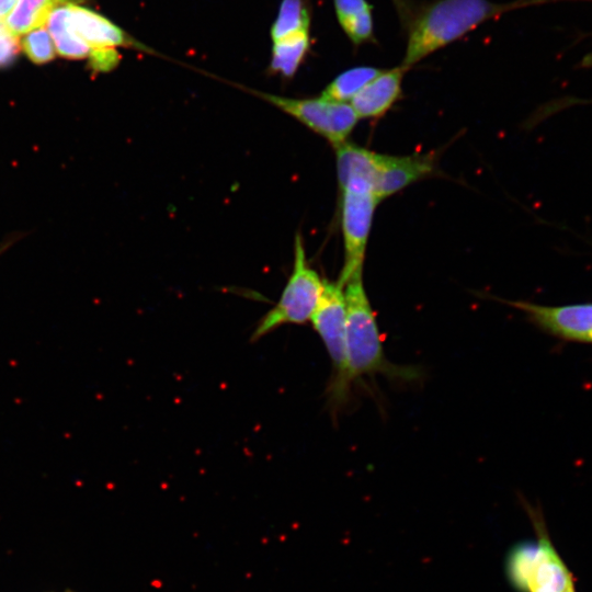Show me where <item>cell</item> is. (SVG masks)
Here are the masks:
<instances>
[{"label":"cell","mask_w":592,"mask_h":592,"mask_svg":"<svg viewBox=\"0 0 592 592\" xmlns=\"http://www.w3.org/2000/svg\"><path fill=\"white\" fill-rule=\"evenodd\" d=\"M514 7L516 4L489 0H437L412 23L400 66L408 70L433 52Z\"/></svg>","instance_id":"cell-1"},{"label":"cell","mask_w":592,"mask_h":592,"mask_svg":"<svg viewBox=\"0 0 592 592\" xmlns=\"http://www.w3.org/2000/svg\"><path fill=\"white\" fill-rule=\"evenodd\" d=\"M346 309V354L349 375L354 383L364 376L382 374L391 379L413 380L419 371L388 361L375 312L366 294L362 272L343 286Z\"/></svg>","instance_id":"cell-2"},{"label":"cell","mask_w":592,"mask_h":592,"mask_svg":"<svg viewBox=\"0 0 592 592\" xmlns=\"http://www.w3.org/2000/svg\"><path fill=\"white\" fill-rule=\"evenodd\" d=\"M325 280L308 264L303 239L295 238L293 271L276 304L260 319L252 340H258L284 325L310 321L322 296Z\"/></svg>","instance_id":"cell-3"},{"label":"cell","mask_w":592,"mask_h":592,"mask_svg":"<svg viewBox=\"0 0 592 592\" xmlns=\"http://www.w3.org/2000/svg\"><path fill=\"white\" fill-rule=\"evenodd\" d=\"M311 323L321 339L332 364L328 395L332 407L349 400L352 380L348 369L346 309L343 287L325 280V288Z\"/></svg>","instance_id":"cell-4"},{"label":"cell","mask_w":592,"mask_h":592,"mask_svg":"<svg viewBox=\"0 0 592 592\" xmlns=\"http://www.w3.org/2000/svg\"><path fill=\"white\" fill-rule=\"evenodd\" d=\"M262 99L293 116L334 147L346 141L358 117L350 103L322 99H294L261 93Z\"/></svg>","instance_id":"cell-5"},{"label":"cell","mask_w":592,"mask_h":592,"mask_svg":"<svg viewBox=\"0 0 592 592\" xmlns=\"http://www.w3.org/2000/svg\"><path fill=\"white\" fill-rule=\"evenodd\" d=\"M378 202L372 192L342 191L341 226L344 262L337 281L342 287L352 276L363 271L365 250Z\"/></svg>","instance_id":"cell-6"},{"label":"cell","mask_w":592,"mask_h":592,"mask_svg":"<svg viewBox=\"0 0 592 592\" xmlns=\"http://www.w3.org/2000/svg\"><path fill=\"white\" fill-rule=\"evenodd\" d=\"M523 310L539 328L556 337L592 342V304L543 306L527 301H506Z\"/></svg>","instance_id":"cell-7"},{"label":"cell","mask_w":592,"mask_h":592,"mask_svg":"<svg viewBox=\"0 0 592 592\" xmlns=\"http://www.w3.org/2000/svg\"><path fill=\"white\" fill-rule=\"evenodd\" d=\"M537 531V551L527 592H574L573 578L548 536L540 512H531Z\"/></svg>","instance_id":"cell-8"},{"label":"cell","mask_w":592,"mask_h":592,"mask_svg":"<svg viewBox=\"0 0 592 592\" xmlns=\"http://www.w3.org/2000/svg\"><path fill=\"white\" fill-rule=\"evenodd\" d=\"M434 168L430 155L390 156L378 153L374 195L378 201L429 175Z\"/></svg>","instance_id":"cell-9"},{"label":"cell","mask_w":592,"mask_h":592,"mask_svg":"<svg viewBox=\"0 0 592 592\" xmlns=\"http://www.w3.org/2000/svg\"><path fill=\"white\" fill-rule=\"evenodd\" d=\"M67 9L71 30L92 50L115 49L117 46L143 47L103 15L76 3L67 4Z\"/></svg>","instance_id":"cell-10"},{"label":"cell","mask_w":592,"mask_h":592,"mask_svg":"<svg viewBox=\"0 0 592 592\" xmlns=\"http://www.w3.org/2000/svg\"><path fill=\"white\" fill-rule=\"evenodd\" d=\"M334 148L341 191L349 190L374 193L378 153L348 141Z\"/></svg>","instance_id":"cell-11"},{"label":"cell","mask_w":592,"mask_h":592,"mask_svg":"<svg viewBox=\"0 0 592 592\" xmlns=\"http://www.w3.org/2000/svg\"><path fill=\"white\" fill-rule=\"evenodd\" d=\"M407 70L399 66L383 70L368 82L351 101L350 105L358 118L384 115L401 95V82Z\"/></svg>","instance_id":"cell-12"},{"label":"cell","mask_w":592,"mask_h":592,"mask_svg":"<svg viewBox=\"0 0 592 592\" xmlns=\"http://www.w3.org/2000/svg\"><path fill=\"white\" fill-rule=\"evenodd\" d=\"M86 0H18L4 20L7 27L16 36L46 25L49 14L58 7Z\"/></svg>","instance_id":"cell-13"},{"label":"cell","mask_w":592,"mask_h":592,"mask_svg":"<svg viewBox=\"0 0 592 592\" xmlns=\"http://www.w3.org/2000/svg\"><path fill=\"white\" fill-rule=\"evenodd\" d=\"M45 26L53 38L57 54L70 59L90 57L92 48L78 37L69 25L67 4L56 8L49 14Z\"/></svg>","instance_id":"cell-14"},{"label":"cell","mask_w":592,"mask_h":592,"mask_svg":"<svg viewBox=\"0 0 592 592\" xmlns=\"http://www.w3.org/2000/svg\"><path fill=\"white\" fill-rule=\"evenodd\" d=\"M382 71L368 66L348 69L335 77L320 96L333 102L348 103Z\"/></svg>","instance_id":"cell-15"},{"label":"cell","mask_w":592,"mask_h":592,"mask_svg":"<svg viewBox=\"0 0 592 592\" xmlns=\"http://www.w3.org/2000/svg\"><path fill=\"white\" fill-rule=\"evenodd\" d=\"M308 46V31L273 42L271 68L285 77H292L304 59Z\"/></svg>","instance_id":"cell-16"},{"label":"cell","mask_w":592,"mask_h":592,"mask_svg":"<svg viewBox=\"0 0 592 592\" xmlns=\"http://www.w3.org/2000/svg\"><path fill=\"white\" fill-rule=\"evenodd\" d=\"M536 551L537 540L519 542L509 550L505 573L509 583L517 592H527Z\"/></svg>","instance_id":"cell-17"},{"label":"cell","mask_w":592,"mask_h":592,"mask_svg":"<svg viewBox=\"0 0 592 592\" xmlns=\"http://www.w3.org/2000/svg\"><path fill=\"white\" fill-rule=\"evenodd\" d=\"M309 14L303 0H283L278 14L271 27L273 42L293 34L308 31Z\"/></svg>","instance_id":"cell-18"},{"label":"cell","mask_w":592,"mask_h":592,"mask_svg":"<svg viewBox=\"0 0 592 592\" xmlns=\"http://www.w3.org/2000/svg\"><path fill=\"white\" fill-rule=\"evenodd\" d=\"M21 48L26 57L36 65L49 62L56 56V48L46 26L34 29L24 34Z\"/></svg>","instance_id":"cell-19"},{"label":"cell","mask_w":592,"mask_h":592,"mask_svg":"<svg viewBox=\"0 0 592 592\" xmlns=\"http://www.w3.org/2000/svg\"><path fill=\"white\" fill-rule=\"evenodd\" d=\"M339 23L355 45L373 39V18L371 9L341 20Z\"/></svg>","instance_id":"cell-20"},{"label":"cell","mask_w":592,"mask_h":592,"mask_svg":"<svg viewBox=\"0 0 592 592\" xmlns=\"http://www.w3.org/2000/svg\"><path fill=\"white\" fill-rule=\"evenodd\" d=\"M21 49L18 36L13 34L5 25L0 22V68L13 64Z\"/></svg>","instance_id":"cell-21"},{"label":"cell","mask_w":592,"mask_h":592,"mask_svg":"<svg viewBox=\"0 0 592 592\" xmlns=\"http://www.w3.org/2000/svg\"><path fill=\"white\" fill-rule=\"evenodd\" d=\"M333 2L339 21L371 9L366 0H333Z\"/></svg>","instance_id":"cell-22"},{"label":"cell","mask_w":592,"mask_h":592,"mask_svg":"<svg viewBox=\"0 0 592 592\" xmlns=\"http://www.w3.org/2000/svg\"><path fill=\"white\" fill-rule=\"evenodd\" d=\"M18 0H0V22H4Z\"/></svg>","instance_id":"cell-23"},{"label":"cell","mask_w":592,"mask_h":592,"mask_svg":"<svg viewBox=\"0 0 592 592\" xmlns=\"http://www.w3.org/2000/svg\"><path fill=\"white\" fill-rule=\"evenodd\" d=\"M2 249H0V252H1Z\"/></svg>","instance_id":"cell-24"},{"label":"cell","mask_w":592,"mask_h":592,"mask_svg":"<svg viewBox=\"0 0 592 592\" xmlns=\"http://www.w3.org/2000/svg\"><path fill=\"white\" fill-rule=\"evenodd\" d=\"M592 1V0H591Z\"/></svg>","instance_id":"cell-25"}]
</instances>
